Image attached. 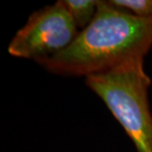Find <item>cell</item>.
I'll return each mask as SVG.
<instances>
[{
  "mask_svg": "<svg viewBox=\"0 0 152 152\" xmlns=\"http://www.w3.org/2000/svg\"><path fill=\"white\" fill-rule=\"evenodd\" d=\"M152 47V17H136L98 1L97 13L74 41L56 56L38 62L51 73L87 76L144 58Z\"/></svg>",
  "mask_w": 152,
  "mask_h": 152,
  "instance_id": "obj_1",
  "label": "cell"
},
{
  "mask_svg": "<svg viewBox=\"0 0 152 152\" xmlns=\"http://www.w3.org/2000/svg\"><path fill=\"white\" fill-rule=\"evenodd\" d=\"M77 29L83 30L92 22L98 9L97 0H62Z\"/></svg>",
  "mask_w": 152,
  "mask_h": 152,
  "instance_id": "obj_4",
  "label": "cell"
},
{
  "mask_svg": "<svg viewBox=\"0 0 152 152\" xmlns=\"http://www.w3.org/2000/svg\"><path fill=\"white\" fill-rule=\"evenodd\" d=\"M85 83L105 103L137 152H152V115L148 101L151 80L145 72L144 58L89 75Z\"/></svg>",
  "mask_w": 152,
  "mask_h": 152,
  "instance_id": "obj_2",
  "label": "cell"
},
{
  "mask_svg": "<svg viewBox=\"0 0 152 152\" xmlns=\"http://www.w3.org/2000/svg\"><path fill=\"white\" fill-rule=\"evenodd\" d=\"M109 2L136 17H152V0H111Z\"/></svg>",
  "mask_w": 152,
  "mask_h": 152,
  "instance_id": "obj_5",
  "label": "cell"
},
{
  "mask_svg": "<svg viewBox=\"0 0 152 152\" xmlns=\"http://www.w3.org/2000/svg\"><path fill=\"white\" fill-rule=\"evenodd\" d=\"M78 33L61 0L31 14L12 39L8 53L15 57L39 62L67 48Z\"/></svg>",
  "mask_w": 152,
  "mask_h": 152,
  "instance_id": "obj_3",
  "label": "cell"
}]
</instances>
